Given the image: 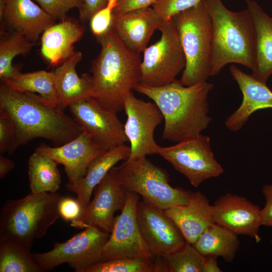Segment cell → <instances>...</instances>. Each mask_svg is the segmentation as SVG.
I'll list each match as a JSON object with an SVG mask.
<instances>
[{
	"label": "cell",
	"mask_w": 272,
	"mask_h": 272,
	"mask_svg": "<svg viewBox=\"0 0 272 272\" xmlns=\"http://www.w3.org/2000/svg\"><path fill=\"white\" fill-rule=\"evenodd\" d=\"M116 2L117 0H109L107 6L89 20L91 31L96 38L104 35L112 29L113 11Z\"/></svg>",
	"instance_id": "836d02e7"
},
{
	"label": "cell",
	"mask_w": 272,
	"mask_h": 272,
	"mask_svg": "<svg viewBox=\"0 0 272 272\" xmlns=\"http://www.w3.org/2000/svg\"><path fill=\"white\" fill-rule=\"evenodd\" d=\"M110 234L97 227L89 226L65 242H55L50 251L33 253V256L43 272L63 263H67L76 272H83L101 261L102 249Z\"/></svg>",
	"instance_id": "9c48e42d"
},
{
	"label": "cell",
	"mask_w": 272,
	"mask_h": 272,
	"mask_svg": "<svg viewBox=\"0 0 272 272\" xmlns=\"http://www.w3.org/2000/svg\"><path fill=\"white\" fill-rule=\"evenodd\" d=\"M55 20L66 17L67 13L80 6L81 0H35Z\"/></svg>",
	"instance_id": "d590c367"
},
{
	"label": "cell",
	"mask_w": 272,
	"mask_h": 272,
	"mask_svg": "<svg viewBox=\"0 0 272 272\" xmlns=\"http://www.w3.org/2000/svg\"><path fill=\"white\" fill-rule=\"evenodd\" d=\"M82 56L81 52L76 51L53 71L58 105L63 110L75 101L93 97L91 75L83 74L79 77L77 73L76 66Z\"/></svg>",
	"instance_id": "603a6c76"
},
{
	"label": "cell",
	"mask_w": 272,
	"mask_h": 272,
	"mask_svg": "<svg viewBox=\"0 0 272 272\" xmlns=\"http://www.w3.org/2000/svg\"><path fill=\"white\" fill-rule=\"evenodd\" d=\"M0 271L43 272L30 251L9 239L0 241Z\"/></svg>",
	"instance_id": "f546056e"
},
{
	"label": "cell",
	"mask_w": 272,
	"mask_h": 272,
	"mask_svg": "<svg viewBox=\"0 0 272 272\" xmlns=\"http://www.w3.org/2000/svg\"><path fill=\"white\" fill-rule=\"evenodd\" d=\"M137 217L143 238L154 257L173 251L186 242L181 231L165 210L144 199L138 202Z\"/></svg>",
	"instance_id": "9a60e30c"
},
{
	"label": "cell",
	"mask_w": 272,
	"mask_h": 272,
	"mask_svg": "<svg viewBox=\"0 0 272 272\" xmlns=\"http://www.w3.org/2000/svg\"><path fill=\"white\" fill-rule=\"evenodd\" d=\"M172 19L178 31L186 58L180 83L188 86L207 81L211 71L212 25L205 1L178 13Z\"/></svg>",
	"instance_id": "8992f818"
},
{
	"label": "cell",
	"mask_w": 272,
	"mask_h": 272,
	"mask_svg": "<svg viewBox=\"0 0 272 272\" xmlns=\"http://www.w3.org/2000/svg\"><path fill=\"white\" fill-rule=\"evenodd\" d=\"M229 71L243 94L241 105L225 121V125L229 130L236 131L243 126L251 114L256 110L272 108V91L266 84L234 65L230 66Z\"/></svg>",
	"instance_id": "d6986e66"
},
{
	"label": "cell",
	"mask_w": 272,
	"mask_h": 272,
	"mask_svg": "<svg viewBox=\"0 0 272 272\" xmlns=\"http://www.w3.org/2000/svg\"><path fill=\"white\" fill-rule=\"evenodd\" d=\"M167 272H202L205 256L189 242L161 256Z\"/></svg>",
	"instance_id": "4dcf8cb0"
},
{
	"label": "cell",
	"mask_w": 272,
	"mask_h": 272,
	"mask_svg": "<svg viewBox=\"0 0 272 272\" xmlns=\"http://www.w3.org/2000/svg\"><path fill=\"white\" fill-rule=\"evenodd\" d=\"M93 192L92 200L71 225L80 229L94 226L110 233L114 215L117 211H121L127 199V190L119 179L116 167L111 168Z\"/></svg>",
	"instance_id": "5bb4252c"
},
{
	"label": "cell",
	"mask_w": 272,
	"mask_h": 272,
	"mask_svg": "<svg viewBox=\"0 0 272 272\" xmlns=\"http://www.w3.org/2000/svg\"><path fill=\"white\" fill-rule=\"evenodd\" d=\"M157 0H117L113 11V16H118L125 13L153 5Z\"/></svg>",
	"instance_id": "f35d334b"
},
{
	"label": "cell",
	"mask_w": 272,
	"mask_h": 272,
	"mask_svg": "<svg viewBox=\"0 0 272 272\" xmlns=\"http://www.w3.org/2000/svg\"><path fill=\"white\" fill-rule=\"evenodd\" d=\"M0 111L7 114L14 124L16 149L38 138L60 146L82 131L59 106L50 104L39 95L15 90L2 81Z\"/></svg>",
	"instance_id": "6da1fadb"
},
{
	"label": "cell",
	"mask_w": 272,
	"mask_h": 272,
	"mask_svg": "<svg viewBox=\"0 0 272 272\" xmlns=\"http://www.w3.org/2000/svg\"><path fill=\"white\" fill-rule=\"evenodd\" d=\"M15 167L14 162L3 155L0 156V178H3Z\"/></svg>",
	"instance_id": "b9f144b4"
},
{
	"label": "cell",
	"mask_w": 272,
	"mask_h": 272,
	"mask_svg": "<svg viewBox=\"0 0 272 272\" xmlns=\"http://www.w3.org/2000/svg\"><path fill=\"white\" fill-rule=\"evenodd\" d=\"M109 0H81L78 8L79 18L82 22L89 21L97 12L105 8Z\"/></svg>",
	"instance_id": "74e56055"
},
{
	"label": "cell",
	"mask_w": 272,
	"mask_h": 272,
	"mask_svg": "<svg viewBox=\"0 0 272 272\" xmlns=\"http://www.w3.org/2000/svg\"><path fill=\"white\" fill-rule=\"evenodd\" d=\"M158 30L161 38L144 50L141 64L139 84L152 87L174 82L186 65L178 31L172 19L162 22Z\"/></svg>",
	"instance_id": "ba28073f"
},
{
	"label": "cell",
	"mask_w": 272,
	"mask_h": 272,
	"mask_svg": "<svg viewBox=\"0 0 272 272\" xmlns=\"http://www.w3.org/2000/svg\"><path fill=\"white\" fill-rule=\"evenodd\" d=\"M162 22L153 8L148 7L113 16L112 29L128 47L140 54Z\"/></svg>",
	"instance_id": "ffe728a7"
},
{
	"label": "cell",
	"mask_w": 272,
	"mask_h": 272,
	"mask_svg": "<svg viewBox=\"0 0 272 272\" xmlns=\"http://www.w3.org/2000/svg\"><path fill=\"white\" fill-rule=\"evenodd\" d=\"M237 234L217 224L209 226L192 244L203 256L221 257L231 262L240 247Z\"/></svg>",
	"instance_id": "484cf974"
},
{
	"label": "cell",
	"mask_w": 272,
	"mask_h": 272,
	"mask_svg": "<svg viewBox=\"0 0 272 272\" xmlns=\"http://www.w3.org/2000/svg\"><path fill=\"white\" fill-rule=\"evenodd\" d=\"M245 1L255 33V61L251 75L266 84L272 74V18L255 1Z\"/></svg>",
	"instance_id": "d4e9b609"
},
{
	"label": "cell",
	"mask_w": 272,
	"mask_h": 272,
	"mask_svg": "<svg viewBox=\"0 0 272 272\" xmlns=\"http://www.w3.org/2000/svg\"><path fill=\"white\" fill-rule=\"evenodd\" d=\"M123 110L126 115L124 132L130 149L126 160L157 154L160 146L154 139V132L164 120L157 105L137 98L131 92L125 98Z\"/></svg>",
	"instance_id": "4fadbf2b"
},
{
	"label": "cell",
	"mask_w": 272,
	"mask_h": 272,
	"mask_svg": "<svg viewBox=\"0 0 272 272\" xmlns=\"http://www.w3.org/2000/svg\"><path fill=\"white\" fill-rule=\"evenodd\" d=\"M16 129L11 117L0 111V153L12 154L16 150Z\"/></svg>",
	"instance_id": "e575fe53"
},
{
	"label": "cell",
	"mask_w": 272,
	"mask_h": 272,
	"mask_svg": "<svg viewBox=\"0 0 272 272\" xmlns=\"http://www.w3.org/2000/svg\"><path fill=\"white\" fill-rule=\"evenodd\" d=\"M2 82L19 91L38 93L50 104L59 106L53 71L40 70L26 73L20 72Z\"/></svg>",
	"instance_id": "83f0119b"
},
{
	"label": "cell",
	"mask_w": 272,
	"mask_h": 272,
	"mask_svg": "<svg viewBox=\"0 0 272 272\" xmlns=\"http://www.w3.org/2000/svg\"><path fill=\"white\" fill-rule=\"evenodd\" d=\"M84 32L77 21L66 17L54 23L42 33L41 54L48 64L57 66L76 52L74 44L80 40Z\"/></svg>",
	"instance_id": "7402d4cb"
},
{
	"label": "cell",
	"mask_w": 272,
	"mask_h": 272,
	"mask_svg": "<svg viewBox=\"0 0 272 272\" xmlns=\"http://www.w3.org/2000/svg\"><path fill=\"white\" fill-rule=\"evenodd\" d=\"M217 257L213 256H205L203 265L202 272H221L219 267Z\"/></svg>",
	"instance_id": "60d3db41"
},
{
	"label": "cell",
	"mask_w": 272,
	"mask_h": 272,
	"mask_svg": "<svg viewBox=\"0 0 272 272\" xmlns=\"http://www.w3.org/2000/svg\"><path fill=\"white\" fill-rule=\"evenodd\" d=\"M212 25L211 76L218 74L230 63L253 70L255 61V33L248 9L233 12L221 0H204Z\"/></svg>",
	"instance_id": "277c9868"
},
{
	"label": "cell",
	"mask_w": 272,
	"mask_h": 272,
	"mask_svg": "<svg viewBox=\"0 0 272 272\" xmlns=\"http://www.w3.org/2000/svg\"><path fill=\"white\" fill-rule=\"evenodd\" d=\"M214 85L207 81L185 86L179 80L158 87L138 85L134 90L157 105L164 120L162 138L178 143L199 134L212 120L208 96Z\"/></svg>",
	"instance_id": "7a4b0ae2"
},
{
	"label": "cell",
	"mask_w": 272,
	"mask_h": 272,
	"mask_svg": "<svg viewBox=\"0 0 272 272\" xmlns=\"http://www.w3.org/2000/svg\"><path fill=\"white\" fill-rule=\"evenodd\" d=\"M34 43L23 34L12 31L3 34L0 40V79L4 81L20 73L18 67L13 65V59L18 55L29 52Z\"/></svg>",
	"instance_id": "f1b7e54d"
},
{
	"label": "cell",
	"mask_w": 272,
	"mask_h": 272,
	"mask_svg": "<svg viewBox=\"0 0 272 272\" xmlns=\"http://www.w3.org/2000/svg\"><path fill=\"white\" fill-rule=\"evenodd\" d=\"M69 107L72 118L82 131L105 151L128 142L124 124L118 118L117 112L96 98H85L74 102Z\"/></svg>",
	"instance_id": "8fae6325"
},
{
	"label": "cell",
	"mask_w": 272,
	"mask_h": 272,
	"mask_svg": "<svg viewBox=\"0 0 272 272\" xmlns=\"http://www.w3.org/2000/svg\"><path fill=\"white\" fill-rule=\"evenodd\" d=\"M157 154L184 175L194 187L224 172L212 151L210 138L201 133L171 146H159Z\"/></svg>",
	"instance_id": "30bf717a"
},
{
	"label": "cell",
	"mask_w": 272,
	"mask_h": 272,
	"mask_svg": "<svg viewBox=\"0 0 272 272\" xmlns=\"http://www.w3.org/2000/svg\"><path fill=\"white\" fill-rule=\"evenodd\" d=\"M203 0H157L152 6L162 21L171 20L174 16L192 8Z\"/></svg>",
	"instance_id": "d6a6232c"
},
{
	"label": "cell",
	"mask_w": 272,
	"mask_h": 272,
	"mask_svg": "<svg viewBox=\"0 0 272 272\" xmlns=\"http://www.w3.org/2000/svg\"><path fill=\"white\" fill-rule=\"evenodd\" d=\"M153 259L120 258L100 261L83 272H153Z\"/></svg>",
	"instance_id": "1f68e13d"
},
{
	"label": "cell",
	"mask_w": 272,
	"mask_h": 272,
	"mask_svg": "<svg viewBox=\"0 0 272 272\" xmlns=\"http://www.w3.org/2000/svg\"><path fill=\"white\" fill-rule=\"evenodd\" d=\"M36 152L49 155L64 166L69 182L84 177L92 161L105 151L87 133L82 131L77 137L62 145L52 147L41 143Z\"/></svg>",
	"instance_id": "e0dca14e"
},
{
	"label": "cell",
	"mask_w": 272,
	"mask_h": 272,
	"mask_svg": "<svg viewBox=\"0 0 272 272\" xmlns=\"http://www.w3.org/2000/svg\"><path fill=\"white\" fill-rule=\"evenodd\" d=\"M63 196L58 193L30 192L7 201L0 212V241L9 239L30 251L35 239L43 237L59 218Z\"/></svg>",
	"instance_id": "5b68a950"
},
{
	"label": "cell",
	"mask_w": 272,
	"mask_h": 272,
	"mask_svg": "<svg viewBox=\"0 0 272 272\" xmlns=\"http://www.w3.org/2000/svg\"><path fill=\"white\" fill-rule=\"evenodd\" d=\"M0 18L34 44L55 20L32 0H0Z\"/></svg>",
	"instance_id": "ac0fdd59"
},
{
	"label": "cell",
	"mask_w": 272,
	"mask_h": 272,
	"mask_svg": "<svg viewBox=\"0 0 272 272\" xmlns=\"http://www.w3.org/2000/svg\"><path fill=\"white\" fill-rule=\"evenodd\" d=\"M261 209L246 197L227 193L220 196L212 205L216 224L225 227L237 235L250 237L257 243L261 240L259 231Z\"/></svg>",
	"instance_id": "2e32d148"
},
{
	"label": "cell",
	"mask_w": 272,
	"mask_h": 272,
	"mask_svg": "<svg viewBox=\"0 0 272 272\" xmlns=\"http://www.w3.org/2000/svg\"><path fill=\"white\" fill-rule=\"evenodd\" d=\"M57 163L49 155L35 151L28 161V176L32 193H55L59 189L61 178Z\"/></svg>",
	"instance_id": "4316f807"
},
{
	"label": "cell",
	"mask_w": 272,
	"mask_h": 272,
	"mask_svg": "<svg viewBox=\"0 0 272 272\" xmlns=\"http://www.w3.org/2000/svg\"><path fill=\"white\" fill-rule=\"evenodd\" d=\"M261 192L265 200L260 211L261 226L272 227V184L263 185Z\"/></svg>",
	"instance_id": "ab89813d"
},
{
	"label": "cell",
	"mask_w": 272,
	"mask_h": 272,
	"mask_svg": "<svg viewBox=\"0 0 272 272\" xmlns=\"http://www.w3.org/2000/svg\"><path fill=\"white\" fill-rule=\"evenodd\" d=\"M139 194L127 191L126 203L115 218L110 236L101 252V261L120 258H152L141 235L137 217Z\"/></svg>",
	"instance_id": "7c38bea8"
},
{
	"label": "cell",
	"mask_w": 272,
	"mask_h": 272,
	"mask_svg": "<svg viewBox=\"0 0 272 272\" xmlns=\"http://www.w3.org/2000/svg\"><path fill=\"white\" fill-rule=\"evenodd\" d=\"M96 39L101 50L91 68L93 98L118 112L123 110L128 94L140 84V54L128 47L112 29Z\"/></svg>",
	"instance_id": "3957f363"
},
{
	"label": "cell",
	"mask_w": 272,
	"mask_h": 272,
	"mask_svg": "<svg viewBox=\"0 0 272 272\" xmlns=\"http://www.w3.org/2000/svg\"><path fill=\"white\" fill-rule=\"evenodd\" d=\"M130 151V147L125 144L105 151L92 161L84 177L66 183V188L76 194L83 211L90 202L94 188L116 164L127 160Z\"/></svg>",
	"instance_id": "cb8c5ba5"
},
{
	"label": "cell",
	"mask_w": 272,
	"mask_h": 272,
	"mask_svg": "<svg viewBox=\"0 0 272 272\" xmlns=\"http://www.w3.org/2000/svg\"><path fill=\"white\" fill-rule=\"evenodd\" d=\"M58 211L60 217L71 222L80 216L83 209L77 198L63 196L60 201Z\"/></svg>",
	"instance_id": "8d00e7d4"
},
{
	"label": "cell",
	"mask_w": 272,
	"mask_h": 272,
	"mask_svg": "<svg viewBox=\"0 0 272 272\" xmlns=\"http://www.w3.org/2000/svg\"><path fill=\"white\" fill-rule=\"evenodd\" d=\"M119 179L127 191L164 210L187 203L191 191L169 184L166 171L151 162L147 157L126 160L116 167Z\"/></svg>",
	"instance_id": "52a82bcc"
},
{
	"label": "cell",
	"mask_w": 272,
	"mask_h": 272,
	"mask_svg": "<svg viewBox=\"0 0 272 272\" xmlns=\"http://www.w3.org/2000/svg\"><path fill=\"white\" fill-rule=\"evenodd\" d=\"M177 225L186 242L193 244L201 234L215 224L212 205L199 191L192 192L186 204L165 210Z\"/></svg>",
	"instance_id": "44dd1931"
}]
</instances>
